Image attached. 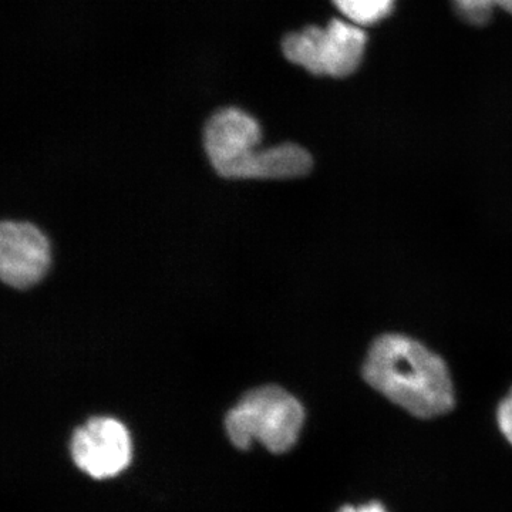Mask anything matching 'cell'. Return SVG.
Masks as SVG:
<instances>
[{
	"label": "cell",
	"instance_id": "1",
	"mask_svg": "<svg viewBox=\"0 0 512 512\" xmlns=\"http://www.w3.org/2000/svg\"><path fill=\"white\" fill-rule=\"evenodd\" d=\"M363 379L420 419L443 416L454 407L453 383L444 360L404 335L389 333L373 342Z\"/></svg>",
	"mask_w": 512,
	"mask_h": 512
},
{
	"label": "cell",
	"instance_id": "2",
	"mask_svg": "<svg viewBox=\"0 0 512 512\" xmlns=\"http://www.w3.org/2000/svg\"><path fill=\"white\" fill-rule=\"evenodd\" d=\"M258 121L237 109L225 107L205 124L204 146L212 167L224 178H298L311 173V154L296 144L256 151L261 141Z\"/></svg>",
	"mask_w": 512,
	"mask_h": 512
},
{
	"label": "cell",
	"instance_id": "3",
	"mask_svg": "<svg viewBox=\"0 0 512 512\" xmlns=\"http://www.w3.org/2000/svg\"><path fill=\"white\" fill-rule=\"evenodd\" d=\"M305 423L301 402L279 386L249 390L225 419V429L235 447L248 450L254 441L271 453L291 450Z\"/></svg>",
	"mask_w": 512,
	"mask_h": 512
},
{
	"label": "cell",
	"instance_id": "4",
	"mask_svg": "<svg viewBox=\"0 0 512 512\" xmlns=\"http://www.w3.org/2000/svg\"><path fill=\"white\" fill-rule=\"evenodd\" d=\"M367 45L363 28L349 20L332 19L325 26H306L282 40V52L289 62L313 76L343 79L362 64Z\"/></svg>",
	"mask_w": 512,
	"mask_h": 512
},
{
	"label": "cell",
	"instance_id": "5",
	"mask_svg": "<svg viewBox=\"0 0 512 512\" xmlns=\"http://www.w3.org/2000/svg\"><path fill=\"white\" fill-rule=\"evenodd\" d=\"M70 448L76 466L96 480L116 477L133 456L127 427L111 417H93L76 429Z\"/></svg>",
	"mask_w": 512,
	"mask_h": 512
},
{
	"label": "cell",
	"instance_id": "6",
	"mask_svg": "<svg viewBox=\"0 0 512 512\" xmlns=\"http://www.w3.org/2000/svg\"><path fill=\"white\" fill-rule=\"evenodd\" d=\"M50 265V245L29 222L0 225V276L6 285L28 289L42 281Z\"/></svg>",
	"mask_w": 512,
	"mask_h": 512
},
{
	"label": "cell",
	"instance_id": "7",
	"mask_svg": "<svg viewBox=\"0 0 512 512\" xmlns=\"http://www.w3.org/2000/svg\"><path fill=\"white\" fill-rule=\"evenodd\" d=\"M332 3L346 20L366 28L389 18L396 0H332Z\"/></svg>",
	"mask_w": 512,
	"mask_h": 512
},
{
	"label": "cell",
	"instance_id": "8",
	"mask_svg": "<svg viewBox=\"0 0 512 512\" xmlns=\"http://www.w3.org/2000/svg\"><path fill=\"white\" fill-rule=\"evenodd\" d=\"M453 2L460 18L474 26L487 25L497 8L512 15V0H453Z\"/></svg>",
	"mask_w": 512,
	"mask_h": 512
},
{
	"label": "cell",
	"instance_id": "9",
	"mask_svg": "<svg viewBox=\"0 0 512 512\" xmlns=\"http://www.w3.org/2000/svg\"><path fill=\"white\" fill-rule=\"evenodd\" d=\"M497 420L501 433L512 444V390L498 407Z\"/></svg>",
	"mask_w": 512,
	"mask_h": 512
},
{
	"label": "cell",
	"instance_id": "10",
	"mask_svg": "<svg viewBox=\"0 0 512 512\" xmlns=\"http://www.w3.org/2000/svg\"><path fill=\"white\" fill-rule=\"evenodd\" d=\"M339 512H387L384 510L382 504L379 503H370L367 505H362V507H352V505H348V507H343Z\"/></svg>",
	"mask_w": 512,
	"mask_h": 512
}]
</instances>
